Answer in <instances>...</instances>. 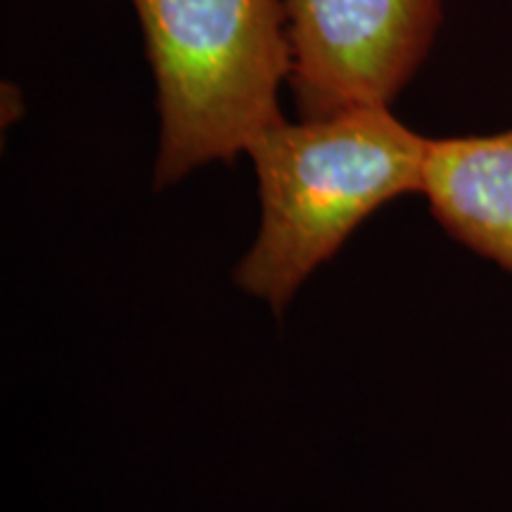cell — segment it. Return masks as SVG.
Instances as JSON below:
<instances>
[{"instance_id":"obj_1","label":"cell","mask_w":512,"mask_h":512,"mask_svg":"<svg viewBox=\"0 0 512 512\" xmlns=\"http://www.w3.org/2000/svg\"><path fill=\"white\" fill-rule=\"evenodd\" d=\"M427 150L430 138L403 126L389 107L268 128L247 147L261 228L235 283L283 311L370 214L422 192Z\"/></svg>"},{"instance_id":"obj_2","label":"cell","mask_w":512,"mask_h":512,"mask_svg":"<svg viewBox=\"0 0 512 512\" xmlns=\"http://www.w3.org/2000/svg\"><path fill=\"white\" fill-rule=\"evenodd\" d=\"M157 83L155 188L230 162L283 121V0H131Z\"/></svg>"},{"instance_id":"obj_4","label":"cell","mask_w":512,"mask_h":512,"mask_svg":"<svg viewBox=\"0 0 512 512\" xmlns=\"http://www.w3.org/2000/svg\"><path fill=\"white\" fill-rule=\"evenodd\" d=\"M422 195L451 238L512 273V128L430 138Z\"/></svg>"},{"instance_id":"obj_3","label":"cell","mask_w":512,"mask_h":512,"mask_svg":"<svg viewBox=\"0 0 512 512\" xmlns=\"http://www.w3.org/2000/svg\"><path fill=\"white\" fill-rule=\"evenodd\" d=\"M302 119L389 107L430 53L444 0H283Z\"/></svg>"}]
</instances>
